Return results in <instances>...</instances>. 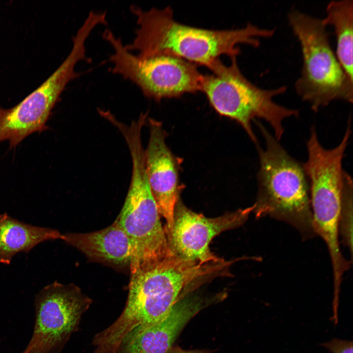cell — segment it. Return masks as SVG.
<instances>
[{"mask_svg": "<svg viewBox=\"0 0 353 353\" xmlns=\"http://www.w3.org/2000/svg\"><path fill=\"white\" fill-rule=\"evenodd\" d=\"M226 268L225 262L201 264L172 253L149 270L130 274L125 307L112 325L95 336L97 349L100 353H118L130 334L163 318L186 287L220 275Z\"/></svg>", "mask_w": 353, "mask_h": 353, "instance_id": "obj_1", "label": "cell"}, {"mask_svg": "<svg viewBox=\"0 0 353 353\" xmlns=\"http://www.w3.org/2000/svg\"><path fill=\"white\" fill-rule=\"evenodd\" d=\"M137 28L127 50L137 52L139 57L161 54L174 55L208 69L222 55L236 57L238 45L257 47L260 38H270L275 29L252 24L234 29L213 30L187 25L178 22L171 7L143 10L133 5Z\"/></svg>", "mask_w": 353, "mask_h": 353, "instance_id": "obj_2", "label": "cell"}, {"mask_svg": "<svg viewBox=\"0 0 353 353\" xmlns=\"http://www.w3.org/2000/svg\"><path fill=\"white\" fill-rule=\"evenodd\" d=\"M265 146H257L259 169L253 212L256 218L269 217L289 224L303 240L317 235L309 185L303 164L292 157L278 140L256 121Z\"/></svg>", "mask_w": 353, "mask_h": 353, "instance_id": "obj_3", "label": "cell"}, {"mask_svg": "<svg viewBox=\"0 0 353 353\" xmlns=\"http://www.w3.org/2000/svg\"><path fill=\"white\" fill-rule=\"evenodd\" d=\"M287 17L302 55L301 75L294 85L298 95L315 112L334 101L352 103L353 80L333 51L322 19L296 9Z\"/></svg>", "mask_w": 353, "mask_h": 353, "instance_id": "obj_4", "label": "cell"}, {"mask_svg": "<svg viewBox=\"0 0 353 353\" xmlns=\"http://www.w3.org/2000/svg\"><path fill=\"white\" fill-rule=\"evenodd\" d=\"M231 59L229 65L219 59L211 66L209 69L212 73L203 75L201 91L219 114L238 122L256 145L257 138L251 125L252 120L255 118L267 122L279 140L284 131L283 121L299 114L297 109L282 106L274 100L286 92V86L260 88L243 74L236 57Z\"/></svg>", "mask_w": 353, "mask_h": 353, "instance_id": "obj_5", "label": "cell"}, {"mask_svg": "<svg viewBox=\"0 0 353 353\" xmlns=\"http://www.w3.org/2000/svg\"><path fill=\"white\" fill-rule=\"evenodd\" d=\"M351 134L348 125L340 143L327 149L313 126L306 144L307 159L303 164L309 185L315 230L326 243L334 265L344 259L339 245V223L344 172L342 161Z\"/></svg>", "mask_w": 353, "mask_h": 353, "instance_id": "obj_6", "label": "cell"}, {"mask_svg": "<svg viewBox=\"0 0 353 353\" xmlns=\"http://www.w3.org/2000/svg\"><path fill=\"white\" fill-rule=\"evenodd\" d=\"M131 179L115 220L132 247L130 274L149 270L172 254L158 207L149 183L144 154H131Z\"/></svg>", "mask_w": 353, "mask_h": 353, "instance_id": "obj_7", "label": "cell"}, {"mask_svg": "<svg viewBox=\"0 0 353 353\" xmlns=\"http://www.w3.org/2000/svg\"><path fill=\"white\" fill-rule=\"evenodd\" d=\"M102 37L113 50L110 71L133 82L146 97L160 100L201 91L203 75L196 64L169 54L141 58L111 30L106 29Z\"/></svg>", "mask_w": 353, "mask_h": 353, "instance_id": "obj_8", "label": "cell"}, {"mask_svg": "<svg viewBox=\"0 0 353 353\" xmlns=\"http://www.w3.org/2000/svg\"><path fill=\"white\" fill-rule=\"evenodd\" d=\"M86 38L78 34L73 38L69 54L58 68L36 90L15 106L0 105V142L8 141L10 148L17 146L26 136L41 132L61 94L69 82L78 77L76 66L87 59Z\"/></svg>", "mask_w": 353, "mask_h": 353, "instance_id": "obj_9", "label": "cell"}, {"mask_svg": "<svg viewBox=\"0 0 353 353\" xmlns=\"http://www.w3.org/2000/svg\"><path fill=\"white\" fill-rule=\"evenodd\" d=\"M91 303L75 284L54 281L44 286L35 295V324L25 352L59 353Z\"/></svg>", "mask_w": 353, "mask_h": 353, "instance_id": "obj_10", "label": "cell"}, {"mask_svg": "<svg viewBox=\"0 0 353 353\" xmlns=\"http://www.w3.org/2000/svg\"><path fill=\"white\" fill-rule=\"evenodd\" d=\"M254 208L253 204L217 217L207 218L188 208L179 198L174 209L172 229L167 236L169 248L175 255L201 264L223 262L224 259L210 251L211 240L223 231L242 226Z\"/></svg>", "mask_w": 353, "mask_h": 353, "instance_id": "obj_11", "label": "cell"}, {"mask_svg": "<svg viewBox=\"0 0 353 353\" xmlns=\"http://www.w3.org/2000/svg\"><path fill=\"white\" fill-rule=\"evenodd\" d=\"M149 139L145 150L149 183L159 213L165 219L166 236L171 232L176 204L180 198L178 161L166 142V132L161 122L147 118Z\"/></svg>", "mask_w": 353, "mask_h": 353, "instance_id": "obj_12", "label": "cell"}, {"mask_svg": "<svg viewBox=\"0 0 353 353\" xmlns=\"http://www.w3.org/2000/svg\"><path fill=\"white\" fill-rule=\"evenodd\" d=\"M204 306L198 298H180L161 320L130 334L119 353H169L185 326Z\"/></svg>", "mask_w": 353, "mask_h": 353, "instance_id": "obj_13", "label": "cell"}, {"mask_svg": "<svg viewBox=\"0 0 353 353\" xmlns=\"http://www.w3.org/2000/svg\"><path fill=\"white\" fill-rule=\"evenodd\" d=\"M62 240L92 260L120 267L130 266L131 243L115 221L111 226L94 232L63 234Z\"/></svg>", "mask_w": 353, "mask_h": 353, "instance_id": "obj_14", "label": "cell"}, {"mask_svg": "<svg viewBox=\"0 0 353 353\" xmlns=\"http://www.w3.org/2000/svg\"><path fill=\"white\" fill-rule=\"evenodd\" d=\"M63 234L55 229L26 224L0 214V263L10 264L20 252H28L37 245L48 240L60 239Z\"/></svg>", "mask_w": 353, "mask_h": 353, "instance_id": "obj_15", "label": "cell"}, {"mask_svg": "<svg viewBox=\"0 0 353 353\" xmlns=\"http://www.w3.org/2000/svg\"><path fill=\"white\" fill-rule=\"evenodd\" d=\"M322 20L326 26L333 28L336 40L335 54L346 74L353 80V0L330 1Z\"/></svg>", "mask_w": 353, "mask_h": 353, "instance_id": "obj_16", "label": "cell"}, {"mask_svg": "<svg viewBox=\"0 0 353 353\" xmlns=\"http://www.w3.org/2000/svg\"><path fill=\"white\" fill-rule=\"evenodd\" d=\"M353 179L345 171L343 174L339 234L352 258L353 254Z\"/></svg>", "mask_w": 353, "mask_h": 353, "instance_id": "obj_17", "label": "cell"}, {"mask_svg": "<svg viewBox=\"0 0 353 353\" xmlns=\"http://www.w3.org/2000/svg\"><path fill=\"white\" fill-rule=\"evenodd\" d=\"M321 346L331 353H353L352 341L334 338L330 341L321 344Z\"/></svg>", "mask_w": 353, "mask_h": 353, "instance_id": "obj_18", "label": "cell"}, {"mask_svg": "<svg viewBox=\"0 0 353 353\" xmlns=\"http://www.w3.org/2000/svg\"><path fill=\"white\" fill-rule=\"evenodd\" d=\"M169 353H208L201 350H187L178 347H173Z\"/></svg>", "mask_w": 353, "mask_h": 353, "instance_id": "obj_19", "label": "cell"}, {"mask_svg": "<svg viewBox=\"0 0 353 353\" xmlns=\"http://www.w3.org/2000/svg\"><path fill=\"white\" fill-rule=\"evenodd\" d=\"M26 353L25 352V351H23L22 352H21V353Z\"/></svg>", "mask_w": 353, "mask_h": 353, "instance_id": "obj_20", "label": "cell"}]
</instances>
